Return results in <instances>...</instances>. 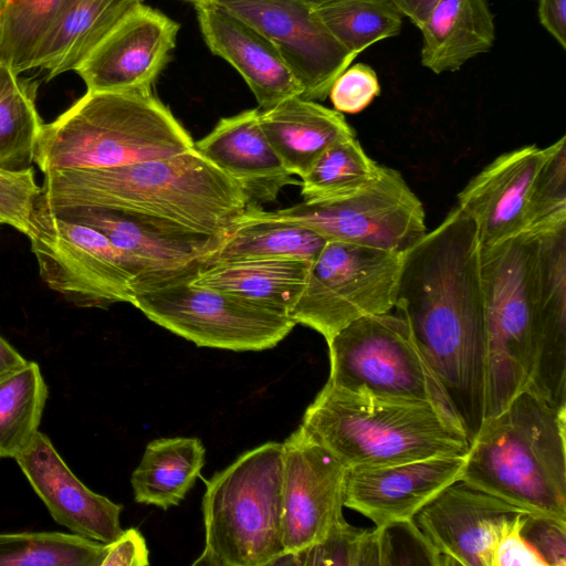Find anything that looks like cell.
<instances>
[{"mask_svg":"<svg viewBox=\"0 0 566 566\" xmlns=\"http://www.w3.org/2000/svg\"><path fill=\"white\" fill-rule=\"evenodd\" d=\"M472 220L454 207L403 253L395 307L470 442L485 419L489 336Z\"/></svg>","mask_w":566,"mask_h":566,"instance_id":"6da1fadb","label":"cell"},{"mask_svg":"<svg viewBox=\"0 0 566 566\" xmlns=\"http://www.w3.org/2000/svg\"><path fill=\"white\" fill-rule=\"evenodd\" d=\"M489 350L485 419L526 389L533 349L566 331V227L480 244Z\"/></svg>","mask_w":566,"mask_h":566,"instance_id":"7a4b0ae2","label":"cell"},{"mask_svg":"<svg viewBox=\"0 0 566 566\" xmlns=\"http://www.w3.org/2000/svg\"><path fill=\"white\" fill-rule=\"evenodd\" d=\"M241 187L193 148L171 157L44 175L36 207L104 208L221 237L248 207Z\"/></svg>","mask_w":566,"mask_h":566,"instance_id":"3957f363","label":"cell"},{"mask_svg":"<svg viewBox=\"0 0 566 566\" xmlns=\"http://www.w3.org/2000/svg\"><path fill=\"white\" fill-rule=\"evenodd\" d=\"M347 469L467 457L471 442L438 405L352 391L326 382L301 424Z\"/></svg>","mask_w":566,"mask_h":566,"instance_id":"277c9868","label":"cell"},{"mask_svg":"<svg viewBox=\"0 0 566 566\" xmlns=\"http://www.w3.org/2000/svg\"><path fill=\"white\" fill-rule=\"evenodd\" d=\"M566 408L527 390L484 419L461 480L528 514L566 521Z\"/></svg>","mask_w":566,"mask_h":566,"instance_id":"5b68a950","label":"cell"},{"mask_svg":"<svg viewBox=\"0 0 566 566\" xmlns=\"http://www.w3.org/2000/svg\"><path fill=\"white\" fill-rule=\"evenodd\" d=\"M185 127L151 91H86L43 124L34 164L44 174L160 159L193 148Z\"/></svg>","mask_w":566,"mask_h":566,"instance_id":"8992f818","label":"cell"},{"mask_svg":"<svg viewBox=\"0 0 566 566\" xmlns=\"http://www.w3.org/2000/svg\"><path fill=\"white\" fill-rule=\"evenodd\" d=\"M283 446L266 442L206 481L205 546L192 565L270 566L282 541Z\"/></svg>","mask_w":566,"mask_h":566,"instance_id":"52a82bcc","label":"cell"},{"mask_svg":"<svg viewBox=\"0 0 566 566\" xmlns=\"http://www.w3.org/2000/svg\"><path fill=\"white\" fill-rule=\"evenodd\" d=\"M457 207L474 223L481 245L565 228L566 137L500 155L462 189Z\"/></svg>","mask_w":566,"mask_h":566,"instance_id":"ba28073f","label":"cell"},{"mask_svg":"<svg viewBox=\"0 0 566 566\" xmlns=\"http://www.w3.org/2000/svg\"><path fill=\"white\" fill-rule=\"evenodd\" d=\"M327 346L328 382L352 391L430 401L455 418L399 314L389 312L354 321L335 334Z\"/></svg>","mask_w":566,"mask_h":566,"instance_id":"9c48e42d","label":"cell"},{"mask_svg":"<svg viewBox=\"0 0 566 566\" xmlns=\"http://www.w3.org/2000/svg\"><path fill=\"white\" fill-rule=\"evenodd\" d=\"M403 253L327 241L310 264L290 317L318 332L327 343L354 321L389 313Z\"/></svg>","mask_w":566,"mask_h":566,"instance_id":"30bf717a","label":"cell"},{"mask_svg":"<svg viewBox=\"0 0 566 566\" xmlns=\"http://www.w3.org/2000/svg\"><path fill=\"white\" fill-rule=\"evenodd\" d=\"M191 277L135 290L133 305L199 347L264 350L276 346L296 325L287 314L193 285Z\"/></svg>","mask_w":566,"mask_h":566,"instance_id":"8fae6325","label":"cell"},{"mask_svg":"<svg viewBox=\"0 0 566 566\" xmlns=\"http://www.w3.org/2000/svg\"><path fill=\"white\" fill-rule=\"evenodd\" d=\"M263 213L311 229L326 241L389 252L407 251L428 232L421 201L399 171L385 166L374 182L347 198Z\"/></svg>","mask_w":566,"mask_h":566,"instance_id":"7c38bea8","label":"cell"},{"mask_svg":"<svg viewBox=\"0 0 566 566\" xmlns=\"http://www.w3.org/2000/svg\"><path fill=\"white\" fill-rule=\"evenodd\" d=\"M43 282L78 306L133 305L132 275L99 231L36 207L28 238Z\"/></svg>","mask_w":566,"mask_h":566,"instance_id":"4fadbf2b","label":"cell"},{"mask_svg":"<svg viewBox=\"0 0 566 566\" xmlns=\"http://www.w3.org/2000/svg\"><path fill=\"white\" fill-rule=\"evenodd\" d=\"M51 211L103 233L123 256L133 277V291L193 276L220 239L160 219L112 209L75 207Z\"/></svg>","mask_w":566,"mask_h":566,"instance_id":"5bb4252c","label":"cell"},{"mask_svg":"<svg viewBox=\"0 0 566 566\" xmlns=\"http://www.w3.org/2000/svg\"><path fill=\"white\" fill-rule=\"evenodd\" d=\"M262 33L303 87L302 97L324 101L334 81L356 59L303 0H209Z\"/></svg>","mask_w":566,"mask_h":566,"instance_id":"9a60e30c","label":"cell"},{"mask_svg":"<svg viewBox=\"0 0 566 566\" xmlns=\"http://www.w3.org/2000/svg\"><path fill=\"white\" fill-rule=\"evenodd\" d=\"M282 446V541L284 552L296 553L345 520L347 468L302 426Z\"/></svg>","mask_w":566,"mask_h":566,"instance_id":"2e32d148","label":"cell"},{"mask_svg":"<svg viewBox=\"0 0 566 566\" xmlns=\"http://www.w3.org/2000/svg\"><path fill=\"white\" fill-rule=\"evenodd\" d=\"M180 24L142 3L74 70L87 91H151L171 59Z\"/></svg>","mask_w":566,"mask_h":566,"instance_id":"e0dca14e","label":"cell"},{"mask_svg":"<svg viewBox=\"0 0 566 566\" xmlns=\"http://www.w3.org/2000/svg\"><path fill=\"white\" fill-rule=\"evenodd\" d=\"M524 512L458 480L427 503L413 522L439 553L442 565L492 566L501 528Z\"/></svg>","mask_w":566,"mask_h":566,"instance_id":"ac0fdd59","label":"cell"},{"mask_svg":"<svg viewBox=\"0 0 566 566\" xmlns=\"http://www.w3.org/2000/svg\"><path fill=\"white\" fill-rule=\"evenodd\" d=\"M467 457H439L381 467L347 469L344 506L376 527L413 520L438 493L461 480Z\"/></svg>","mask_w":566,"mask_h":566,"instance_id":"d6986e66","label":"cell"},{"mask_svg":"<svg viewBox=\"0 0 566 566\" xmlns=\"http://www.w3.org/2000/svg\"><path fill=\"white\" fill-rule=\"evenodd\" d=\"M14 460L57 524L104 544L120 535L123 506L83 484L45 434L38 432Z\"/></svg>","mask_w":566,"mask_h":566,"instance_id":"ffe728a7","label":"cell"},{"mask_svg":"<svg viewBox=\"0 0 566 566\" xmlns=\"http://www.w3.org/2000/svg\"><path fill=\"white\" fill-rule=\"evenodd\" d=\"M195 9L207 46L239 72L260 111L302 96L303 87L297 78L274 45L255 28L210 1L196 4Z\"/></svg>","mask_w":566,"mask_h":566,"instance_id":"44dd1931","label":"cell"},{"mask_svg":"<svg viewBox=\"0 0 566 566\" xmlns=\"http://www.w3.org/2000/svg\"><path fill=\"white\" fill-rule=\"evenodd\" d=\"M260 109L221 118L193 147L235 181L249 205L274 201L281 190L298 184L284 167L259 120Z\"/></svg>","mask_w":566,"mask_h":566,"instance_id":"7402d4cb","label":"cell"},{"mask_svg":"<svg viewBox=\"0 0 566 566\" xmlns=\"http://www.w3.org/2000/svg\"><path fill=\"white\" fill-rule=\"evenodd\" d=\"M259 120L284 167L300 178L331 146L355 137L342 113L302 96L260 111Z\"/></svg>","mask_w":566,"mask_h":566,"instance_id":"603a6c76","label":"cell"},{"mask_svg":"<svg viewBox=\"0 0 566 566\" xmlns=\"http://www.w3.org/2000/svg\"><path fill=\"white\" fill-rule=\"evenodd\" d=\"M144 0H67L38 48L32 69L46 80L74 71Z\"/></svg>","mask_w":566,"mask_h":566,"instance_id":"cb8c5ba5","label":"cell"},{"mask_svg":"<svg viewBox=\"0 0 566 566\" xmlns=\"http://www.w3.org/2000/svg\"><path fill=\"white\" fill-rule=\"evenodd\" d=\"M421 63L436 74L458 71L495 39L486 0H437L422 25Z\"/></svg>","mask_w":566,"mask_h":566,"instance_id":"d4e9b609","label":"cell"},{"mask_svg":"<svg viewBox=\"0 0 566 566\" xmlns=\"http://www.w3.org/2000/svg\"><path fill=\"white\" fill-rule=\"evenodd\" d=\"M310 264L298 259L218 262L201 266L190 282L289 315L303 291Z\"/></svg>","mask_w":566,"mask_h":566,"instance_id":"484cf974","label":"cell"},{"mask_svg":"<svg viewBox=\"0 0 566 566\" xmlns=\"http://www.w3.org/2000/svg\"><path fill=\"white\" fill-rule=\"evenodd\" d=\"M305 227L271 219L260 206L248 205L202 261L203 265L262 259H298L312 263L326 244Z\"/></svg>","mask_w":566,"mask_h":566,"instance_id":"4316f807","label":"cell"},{"mask_svg":"<svg viewBox=\"0 0 566 566\" xmlns=\"http://www.w3.org/2000/svg\"><path fill=\"white\" fill-rule=\"evenodd\" d=\"M205 455L198 438L150 441L130 478L135 501L163 510L179 505L199 476Z\"/></svg>","mask_w":566,"mask_h":566,"instance_id":"83f0119b","label":"cell"},{"mask_svg":"<svg viewBox=\"0 0 566 566\" xmlns=\"http://www.w3.org/2000/svg\"><path fill=\"white\" fill-rule=\"evenodd\" d=\"M39 83L0 64V169L32 168L43 122L35 98Z\"/></svg>","mask_w":566,"mask_h":566,"instance_id":"f1b7e54d","label":"cell"},{"mask_svg":"<svg viewBox=\"0 0 566 566\" xmlns=\"http://www.w3.org/2000/svg\"><path fill=\"white\" fill-rule=\"evenodd\" d=\"M48 387L34 361L0 378V458L15 459L39 432Z\"/></svg>","mask_w":566,"mask_h":566,"instance_id":"f546056e","label":"cell"},{"mask_svg":"<svg viewBox=\"0 0 566 566\" xmlns=\"http://www.w3.org/2000/svg\"><path fill=\"white\" fill-rule=\"evenodd\" d=\"M314 10L331 34L357 57L368 46L399 34L403 14L394 0H323Z\"/></svg>","mask_w":566,"mask_h":566,"instance_id":"4dcf8cb0","label":"cell"},{"mask_svg":"<svg viewBox=\"0 0 566 566\" xmlns=\"http://www.w3.org/2000/svg\"><path fill=\"white\" fill-rule=\"evenodd\" d=\"M382 165L371 159L356 137L326 149L301 178L304 202L338 200L355 195L374 182Z\"/></svg>","mask_w":566,"mask_h":566,"instance_id":"1f68e13d","label":"cell"},{"mask_svg":"<svg viewBox=\"0 0 566 566\" xmlns=\"http://www.w3.org/2000/svg\"><path fill=\"white\" fill-rule=\"evenodd\" d=\"M67 0H0V64L32 69L38 48Z\"/></svg>","mask_w":566,"mask_h":566,"instance_id":"d6a6232c","label":"cell"},{"mask_svg":"<svg viewBox=\"0 0 566 566\" xmlns=\"http://www.w3.org/2000/svg\"><path fill=\"white\" fill-rule=\"evenodd\" d=\"M106 544L76 534H0V566H101Z\"/></svg>","mask_w":566,"mask_h":566,"instance_id":"836d02e7","label":"cell"},{"mask_svg":"<svg viewBox=\"0 0 566 566\" xmlns=\"http://www.w3.org/2000/svg\"><path fill=\"white\" fill-rule=\"evenodd\" d=\"M294 558L295 565L382 566L379 531L343 520L321 542L294 553Z\"/></svg>","mask_w":566,"mask_h":566,"instance_id":"e575fe53","label":"cell"},{"mask_svg":"<svg viewBox=\"0 0 566 566\" xmlns=\"http://www.w3.org/2000/svg\"><path fill=\"white\" fill-rule=\"evenodd\" d=\"M41 186L36 184L34 171H7L0 169V221L27 238L32 232V221Z\"/></svg>","mask_w":566,"mask_h":566,"instance_id":"d590c367","label":"cell"},{"mask_svg":"<svg viewBox=\"0 0 566 566\" xmlns=\"http://www.w3.org/2000/svg\"><path fill=\"white\" fill-rule=\"evenodd\" d=\"M377 528L380 537L382 566L442 565L439 553L421 533L413 520Z\"/></svg>","mask_w":566,"mask_h":566,"instance_id":"8d00e7d4","label":"cell"},{"mask_svg":"<svg viewBox=\"0 0 566 566\" xmlns=\"http://www.w3.org/2000/svg\"><path fill=\"white\" fill-rule=\"evenodd\" d=\"M375 70L364 63L350 64L333 83L328 96L334 109L357 114L380 94Z\"/></svg>","mask_w":566,"mask_h":566,"instance_id":"74e56055","label":"cell"},{"mask_svg":"<svg viewBox=\"0 0 566 566\" xmlns=\"http://www.w3.org/2000/svg\"><path fill=\"white\" fill-rule=\"evenodd\" d=\"M521 533L546 566L566 565V521L526 513Z\"/></svg>","mask_w":566,"mask_h":566,"instance_id":"f35d334b","label":"cell"},{"mask_svg":"<svg viewBox=\"0 0 566 566\" xmlns=\"http://www.w3.org/2000/svg\"><path fill=\"white\" fill-rule=\"evenodd\" d=\"M525 514L515 515L501 528L494 545L492 566H546L521 533Z\"/></svg>","mask_w":566,"mask_h":566,"instance_id":"ab89813d","label":"cell"},{"mask_svg":"<svg viewBox=\"0 0 566 566\" xmlns=\"http://www.w3.org/2000/svg\"><path fill=\"white\" fill-rule=\"evenodd\" d=\"M149 564L146 539L134 527L123 530L120 535L106 544L101 566H145Z\"/></svg>","mask_w":566,"mask_h":566,"instance_id":"60d3db41","label":"cell"},{"mask_svg":"<svg viewBox=\"0 0 566 566\" xmlns=\"http://www.w3.org/2000/svg\"><path fill=\"white\" fill-rule=\"evenodd\" d=\"M538 19L542 27L566 48V0H538Z\"/></svg>","mask_w":566,"mask_h":566,"instance_id":"b9f144b4","label":"cell"},{"mask_svg":"<svg viewBox=\"0 0 566 566\" xmlns=\"http://www.w3.org/2000/svg\"><path fill=\"white\" fill-rule=\"evenodd\" d=\"M403 17L420 29L437 0H394Z\"/></svg>","mask_w":566,"mask_h":566,"instance_id":"7bdbcfd3","label":"cell"},{"mask_svg":"<svg viewBox=\"0 0 566 566\" xmlns=\"http://www.w3.org/2000/svg\"><path fill=\"white\" fill-rule=\"evenodd\" d=\"M28 363L6 339L0 336V378Z\"/></svg>","mask_w":566,"mask_h":566,"instance_id":"ee69618b","label":"cell"},{"mask_svg":"<svg viewBox=\"0 0 566 566\" xmlns=\"http://www.w3.org/2000/svg\"><path fill=\"white\" fill-rule=\"evenodd\" d=\"M181 1L190 2V3H192L193 6H196V4H199V3H202V2L209 1V0H181Z\"/></svg>","mask_w":566,"mask_h":566,"instance_id":"f6af8a7d","label":"cell"},{"mask_svg":"<svg viewBox=\"0 0 566 566\" xmlns=\"http://www.w3.org/2000/svg\"><path fill=\"white\" fill-rule=\"evenodd\" d=\"M303 1L308 2L311 4H317V3L322 2L323 0H303Z\"/></svg>","mask_w":566,"mask_h":566,"instance_id":"bcb514c9","label":"cell"},{"mask_svg":"<svg viewBox=\"0 0 566 566\" xmlns=\"http://www.w3.org/2000/svg\"><path fill=\"white\" fill-rule=\"evenodd\" d=\"M0 224H2V222L0 221Z\"/></svg>","mask_w":566,"mask_h":566,"instance_id":"7dc6e473","label":"cell"}]
</instances>
